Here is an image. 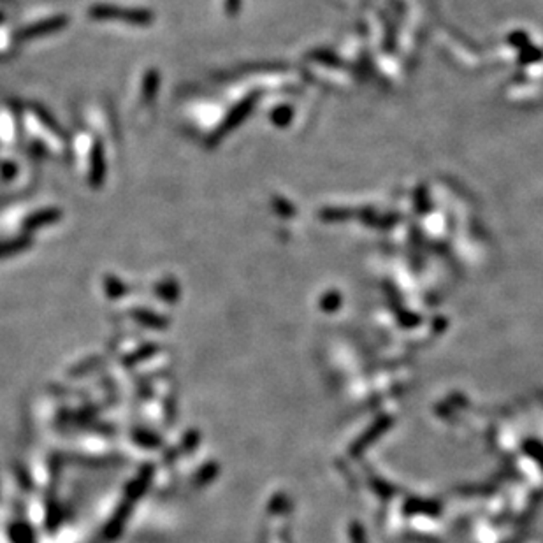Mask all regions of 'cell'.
I'll use <instances>...</instances> for the list:
<instances>
[{"label":"cell","mask_w":543,"mask_h":543,"mask_svg":"<svg viewBox=\"0 0 543 543\" xmlns=\"http://www.w3.org/2000/svg\"><path fill=\"white\" fill-rule=\"evenodd\" d=\"M92 16L95 18H111V20H122L127 21H137V23H146L151 20V16L144 11H130V9H120V7L115 6H97L92 9Z\"/></svg>","instance_id":"obj_1"}]
</instances>
